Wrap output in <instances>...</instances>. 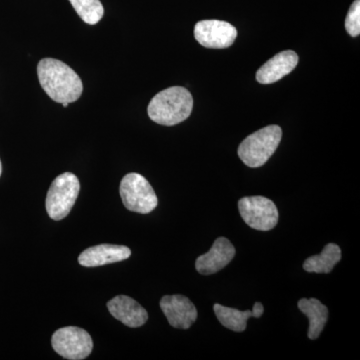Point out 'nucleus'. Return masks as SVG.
<instances>
[{
	"instance_id": "obj_15",
	"label": "nucleus",
	"mask_w": 360,
	"mask_h": 360,
	"mask_svg": "<svg viewBox=\"0 0 360 360\" xmlns=\"http://www.w3.org/2000/svg\"><path fill=\"white\" fill-rule=\"evenodd\" d=\"M341 259V250L335 243H328L321 255L309 257L303 264V269L307 272L315 274H329L333 271Z\"/></svg>"
},
{
	"instance_id": "obj_1",
	"label": "nucleus",
	"mask_w": 360,
	"mask_h": 360,
	"mask_svg": "<svg viewBox=\"0 0 360 360\" xmlns=\"http://www.w3.org/2000/svg\"><path fill=\"white\" fill-rule=\"evenodd\" d=\"M37 75L42 89L56 103H75L84 92V84L77 73L58 59H41L37 65Z\"/></svg>"
},
{
	"instance_id": "obj_20",
	"label": "nucleus",
	"mask_w": 360,
	"mask_h": 360,
	"mask_svg": "<svg viewBox=\"0 0 360 360\" xmlns=\"http://www.w3.org/2000/svg\"><path fill=\"white\" fill-rule=\"evenodd\" d=\"M2 174V165H1V160H0V176H1Z\"/></svg>"
},
{
	"instance_id": "obj_19",
	"label": "nucleus",
	"mask_w": 360,
	"mask_h": 360,
	"mask_svg": "<svg viewBox=\"0 0 360 360\" xmlns=\"http://www.w3.org/2000/svg\"><path fill=\"white\" fill-rule=\"evenodd\" d=\"M252 311L253 314H255V317H257V319L262 317V315L264 314V305H262V303L255 302Z\"/></svg>"
},
{
	"instance_id": "obj_2",
	"label": "nucleus",
	"mask_w": 360,
	"mask_h": 360,
	"mask_svg": "<svg viewBox=\"0 0 360 360\" xmlns=\"http://www.w3.org/2000/svg\"><path fill=\"white\" fill-rule=\"evenodd\" d=\"M193 98L184 87H169L158 92L148 104V112L153 122L172 127L184 122L191 115Z\"/></svg>"
},
{
	"instance_id": "obj_6",
	"label": "nucleus",
	"mask_w": 360,
	"mask_h": 360,
	"mask_svg": "<svg viewBox=\"0 0 360 360\" xmlns=\"http://www.w3.org/2000/svg\"><path fill=\"white\" fill-rule=\"evenodd\" d=\"M51 345L56 354L70 360L87 359L94 348L89 333L77 326H68L56 330L52 335Z\"/></svg>"
},
{
	"instance_id": "obj_5",
	"label": "nucleus",
	"mask_w": 360,
	"mask_h": 360,
	"mask_svg": "<svg viewBox=\"0 0 360 360\" xmlns=\"http://www.w3.org/2000/svg\"><path fill=\"white\" fill-rule=\"evenodd\" d=\"M120 193L123 205L130 212L146 214L158 205L153 186L141 174L132 172L125 175L120 182Z\"/></svg>"
},
{
	"instance_id": "obj_12",
	"label": "nucleus",
	"mask_w": 360,
	"mask_h": 360,
	"mask_svg": "<svg viewBox=\"0 0 360 360\" xmlns=\"http://www.w3.org/2000/svg\"><path fill=\"white\" fill-rule=\"evenodd\" d=\"M131 250L127 246L116 245H99L82 251L78 262L85 267L103 266L127 259Z\"/></svg>"
},
{
	"instance_id": "obj_4",
	"label": "nucleus",
	"mask_w": 360,
	"mask_h": 360,
	"mask_svg": "<svg viewBox=\"0 0 360 360\" xmlns=\"http://www.w3.org/2000/svg\"><path fill=\"white\" fill-rule=\"evenodd\" d=\"M80 184L77 175L65 172L52 182L47 193L46 212L53 220L65 219L72 210L79 194Z\"/></svg>"
},
{
	"instance_id": "obj_13",
	"label": "nucleus",
	"mask_w": 360,
	"mask_h": 360,
	"mask_svg": "<svg viewBox=\"0 0 360 360\" xmlns=\"http://www.w3.org/2000/svg\"><path fill=\"white\" fill-rule=\"evenodd\" d=\"M298 63V56L293 51L279 52L265 63L257 72V80L262 84H271L290 75Z\"/></svg>"
},
{
	"instance_id": "obj_3",
	"label": "nucleus",
	"mask_w": 360,
	"mask_h": 360,
	"mask_svg": "<svg viewBox=\"0 0 360 360\" xmlns=\"http://www.w3.org/2000/svg\"><path fill=\"white\" fill-rule=\"evenodd\" d=\"M283 137L278 125H269L246 137L238 148V156L248 167H262L276 153Z\"/></svg>"
},
{
	"instance_id": "obj_18",
	"label": "nucleus",
	"mask_w": 360,
	"mask_h": 360,
	"mask_svg": "<svg viewBox=\"0 0 360 360\" xmlns=\"http://www.w3.org/2000/svg\"><path fill=\"white\" fill-rule=\"evenodd\" d=\"M345 30L352 37H359L360 33V0H355L350 6L347 18H345Z\"/></svg>"
},
{
	"instance_id": "obj_7",
	"label": "nucleus",
	"mask_w": 360,
	"mask_h": 360,
	"mask_svg": "<svg viewBox=\"0 0 360 360\" xmlns=\"http://www.w3.org/2000/svg\"><path fill=\"white\" fill-rule=\"evenodd\" d=\"M241 217L251 229L269 231L278 222V210L274 201L264 196H248L238 201Z\"/></svg>"
},
{
	"instance_id": "obj_17",
	"label": "nucleus",
	"mask_w": 360,
	"mask_h": 360,
	"mask_svg": "<svg viewBox=\"0 0 360 360\" xmlns=\"http://www.w3.org/2000/svg\"><path fill=\"white\" fill-rule=\"evenodd\" d=\"M79 18L87 25H94L101 20L104 8L99 0H70Z\"/></svg>"
},
{
	"instance_id": "obj_14",
	"label": "nucleus",
	"mask_w": 360,
	"mask_h": 360,
	"mask_svg": "<svg viewBox=\"0 0 360 360\" xmlns=\"http://www.w3.org/2000/svg\"><path fill=\"white\" fill-rule=\"evenodd\" d=\"M298 309L309 319V338L316 340L321 335L328 319V309L316 298H302Z\"/></svg>"
},
{
	"instance_id": "obj_16",
	"label": "nucleus",
	"mask_w": 360,
	"mask_h": 360,
	"mask_svg": "<svg viewBox=\"0 0 360 360\" xmlns=\"http://www.w3.org/2000/svg\"><path fill=\"white\" fill-rule=\"evenodd\" d=\"M217 319L224 328L231 329L236 333L245 331L248 326V319L255 317L252 310H240L231 309V307H224V305L214 304L213 307Z\"/></svg>"
},
{
	"instance_id": "obj_11",
	"label": "nucleus",
	"mask_w": 360,
	"mask_h": 360,
	"mask_svg": "<svg viewBox=\"0 0 360 360\" xmlns=\"http://www.w3.org/2000/svg\"><path fill=\"white\" fill-rule=\"evenodd\" d=\"M112 316L129 328H141L148 319V314L134 298L118 295L108 302Z\"/></svg>"
},
{
	"instance_id": "obj_8",
	"label": "nucleus",
	"mask_w": 360,
	"mask_h": 360,
	"mask_svg": "<svg viewBox=\"0 0 360 360\" xmlns=\"http://www.w3.org/2000/svg\"><path fill=\"white\" fill-rule=\"evenodd\" d=\"M194 37L206 49H227L236 41L238 30L226 21L202 20L196 23Z\"/></svg>"
},
{
	"instance_id": "obj_21",
	"label": "nucleus",
	"mask_w": 360,
	"mask_h": 360,
	"mask_svg": "<svg viewBox=\"0 0 360 360\" xmlns=\"http://www.w3.org/2000/svg\"><path fill=\"white\" fill-rule=\"evenodd\" d=\"M68 104H70V103H63V106H65V108H68Z\"/></svg>"
},
{
	"instance_id": "obj_9",
	"label": "nucleus",
	"mask_w": 360,
	"mask_h": 360,
	"mask_svg": "<svg viewBox=\"0 0 360 360\" xmlns=\"http://www.w3.org/2000/svg\"><path fill=\"white\" fill-rule=\"evenodd\" d=\"M160 309L174 328L188 329L198 319V310L186 296L165 295L161 298Z\"/></svg>"
},
{
	"instance_id": "obj_10",
	"label": "nucleus",
	"mask_w": 360,
	"mask_h": 360,
	"mask_svg": "<svg viewBox=\"0 0 360 360\" xmlns=\"http://www.w3.org/2000/svg\"><path fill=\"white\" fill-rule=\"evenodd\" d=\"M234 257L236 248L231 241L225 238H219L207 253L196 259V270L202 276L217 274L231 264Z\"/></svg>"
}]
</instances>
